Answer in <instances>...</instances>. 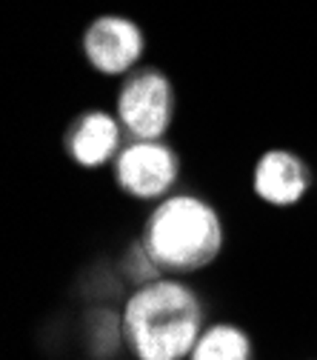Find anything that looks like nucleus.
<instances>
[{
  "instance_id": "obj_2",
  "label": "nucleus",
  "mask_w": 317,
  "mask_h": 360,
  "mask_svg": "<svg viewBox=\"0 0 317 360\" xmlns=\"http://www.w3.org/2000/svg\"><path fill=\"white\" fill-rule=\"evenodd\" d=\"M143 249L160 272L189 275L220 255L223 223L206 200L195 195H174L149 214Z\"/></svg>"
},
{
  "instance_id": "obj_1",
  "label": "nucleus",
  "mask_w": 317,
  "mask_h": 360,
  "mask_svg": "<svg viewBox=\"0 0 317 360\" xmlns=\"http://www.w3.org/2000/svg\"><path fill=\"white\" fill-rule=\"evenodd\" d=\"M203 326L198 295L180 281L155 278L126 300L120 329L141 360H180L192 354Z\"/></svg>"
},
{
  "instance_id": "obj_6",
  "label": "nucleus",
  "mask_w": 317,
  "mask_h": 360,
  "mask_svg": "<svg viewBox=\"0 0 317 360\" xmlns=\"http://www.w3.org/2000/svg\"><path fill=\"white\" fill-rule=\"evenodd\" d=\"M123 126L109 112H83L66 131V152L77 166L98 169L117 158Z\"/></svg>"
},
{
  "instance_id": "obj_5",
  "label": "nucleus",
  "mask_w": 317,
  "mask_h": 360,
  "mask_svg": "<svg viewBox=\"0 0 317 360\" xmlns=\"http://www.w3.org/2000/svg\"><path fill=\"white\" fill-rule=\"evenodd\" d=\"M146 40L141 26L123 15H101L83 32V55L101 75H129L138 69Z\"/></svg>"
},
{
  "instance_id": "obj_3",
  "label": "nucleus",
  "mask_w": 317,
  "mask_h": 360,
  "mask_svg": "<svg viewBox=\"0 0 317 360\" xmlns=\"http://www.w3.org/2000/svg\"><path fill=\"white\" fill-rule=\"evenodd\" d=\"M174 89L160 69H134L117 95V120L131 141H160L172 126Z\"/></svg>"
},
{
  "instance_id": "obj_8",
  "label": "nucleus",
  "mask_w": 317,
  "mask_h": 360,
  "mask_svg": "<svg viewBox=\"0 0 317 360\" xmlns=\"http://www.w3.org/2000/svg\"><path fill=\"white\" fill-rule=\"evenodd\" d=\"M192 360H252V343L238 326L220 323L198 338Z\"/></svg>"
},
{
  "instance_id": "obj_7",
  "label": "nucleus",
  "mask_w": 317,
  "mask_h": 360,
  "mask_svg": "<svg viewBox=\"0 0 317 360\" xmlns=\"http://www.w3.org/2000/svg\"><path fill=\"white\" fill-rule=\"evenodd\" d=\"M254 192L271 206H292L309 192V169L297 155L271 149L254 166Z\"/></svg>"
},
{
  "instance_id": "obj_4",
  "label": "nucleus",
  "mask_w": 317,
  "mask_h": 360,
  "mask_svg": "<svg viewBox=\"0 0 317 360\" xmlns=\"http://www.w3.org/2000/svg\"><path fill=\"white\" fill-rule=\"evenodd\" d=\"M177 155L160 141H131L115 158L117 186L141 200L163 198L177 180Z\"/></svg>"
}]
</instances>
